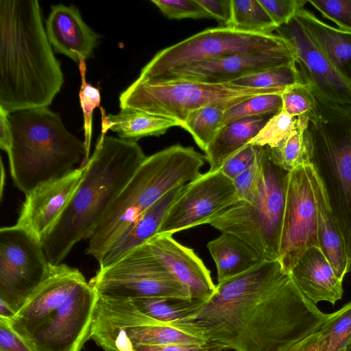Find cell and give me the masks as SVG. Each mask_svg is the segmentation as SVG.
I'll list each match as a JSON object with an SVG mask.
<instances>
[{
    "instance_id": "cell-32",
    "label": "cell",
    "mask_w": 351,
    "mask_h": 351,
    "mask_svg": "<svg viewBox=\"0 0 351 351\" xmlns=\"http://www.w3.org/2000/svg\"><path fill=\"white\" fill-rule=\"evenodd\" d=\"M229 83L254 88L278 90H285L298 84H306L300 73L297 64L266 69L243 76Z\"/></svg>"
},
{
    "instance_id": "cell-21",
    "label": "cell",
    "mask_w": 351,
    "mask_h": 351,
    "mask_svg": "<svg viewBox=\"0 0 351 351\" xmlns=\"http://www.w3.org/2000/svg\"><path fill=\"white\" fill-rule=\"evenodd\" d=\"M302 293L311 302L335 304L343 295L342 280L319 248H308L289 274Z\"/></svg>"
},
{
    "instance_id": "cell-44",
    "label": "cell",
    "mask_w": 351,
    "mask_h": 351,
    "mask_svg": "<svg viewBox=\"0 0 351 351\" xmlns=\"http://www.w3.org/2000/svg\"><path fill=\"white\" fill-rule=\"evenodd\" d=\"M286 351H330L325 339L318 329L292 345Z\"/></svg>"
},
{
    "instance_id": "cell-16",
    "label": "cell",
    "mask_w": 351,
    "mask_h": 351,
    "mask_svg": "<svg viewBox=\"0 0 351 351\" xmlns=\"http://www.w3.org/2000/svg\"><path fill=\"white\" fill-rule=\"evenodd\" d=\"M276 32L291 47L300 73L314 95L351 104V85L337 73L295 16Z\"/></svg>"
},
{
    "instance_id": "cell-43",
    "label": "cell",
    "mask_w": 351,
    "mask_h": 351,
    "mask_svg": "<svg viewBox=\"0 0 351 351\" xmlns=\"http://www.w3.org/2000/svg\"><path fill=\"white\" fill-rule=\"evenodd\" d=\"M208 14L227 26L231 18V0H195Z\"/></svg>"
},
{
    "instance_id": "cell-40",
    "label": "cell",
    "mask_w": 351,
    "mask_h": 351,
    "mask_svg": "<svg viewBox=\"0 0 351 351\" xmlns=\"http://www.w3.org/2000/svg\"><path fill=\"white\" fill-rule=\"evenodd\" d=\"M271 20L278 27L288 23L304 8L306 0H258Z\"/></svg>"
},
{
    "instance_id": "cell-46",
    "label": "cell",
    "mask_w": 351,
    "mask_h": 351,
    "mask_svg": "<svg viewBox=\"0 0 351 351\" xmlns=\"http://www.w3.org/2000/svg\"><path fill=\"white\" fill-rule=\"evenodd\" d=\"M9 113L0 106V147L5 152L10 148L12 135Z\"/></svg>"
},
{
    "instance_id": "cell-8",
    "label": "cell",
    "mask_w": 351,
    "mask_h": 351,
    "mask_svg": "<svg viewBox=\"0 0 351 351\" xmlns=\"http://www.w3.org/2000/svg\"><path fill=\"white\" fill-rule=\"evenodd\" d=\"M261 186L252 203L237 201L208 222L251 246L265 261H278L289 172L273 160L270 147H261Z\"/></svg>"
},
{
    "instance_id": "cell-2",
    "label": "cell",
    "mask_w": 351,
    "mask_h": 351,
    "mask_svg": "<svg viewBox=\"0 0 351 351\" xmlns=\"http://www.w3.org/2000/svg\"><path fill=\"white\" fill-rule=\"evenodd\" d=\"M64 82L37 0L0 1V106L48 107Z\"/></svg>"
},
{
    "instance_id": "cell-41",
    "label": "cell",
    "mask_w": 351,
    "mask_h": 351,
    "mask_svg": "<svg viewBox=\"0 0 351 351\" xmlns=\"http://www.w3.org/2000/svg\"><path fill=\"white\" fill-rule=\"evenodd\" d=\"M259 147L260 146L247 144L224 162L220 167L221 171L233 181L255 160Z\"/></svg>"
},
{
    "instance_id": "cell-38",
    "label": "cell",
    "mask_w": 351,
    "mask_h": 351,
    "mask_svg": "<svg viewBox=\"0 0 351 351\" xmlns=\"http://www.w3.org/2000/svg\"><path fill=\"white\" fill-rule=\"evenodd\" d=\"M151 1L169 19L210 18L195 0H152Z\"/></svg>"
},
{
    "instance_id": "cell-13",
    "label": "cell",
    "mask_w": 351,
    "mask_h": 351,
    "mask_svg": "<svg viewBox=\"0 0 351 351\" xmlns=\"http://www.w3.org/2000/svg\"><path fill=\"white\" fill-rule=\"evenodd\" d=\"M42 243L16 226L0 229V300L16 313L47 278Z\"/></svg>"
},
{
    "instance_id": "cell-25",
    "label": "cell",
    "mask_w": 351,
    "mask_h": 351,
    "mask_svg": "<svg viewBox=\"0 0 351 351\" xmlns=\"http://www.w3.org/2000/svg\"><path fill=\"white\" fill-rule=\"evenodd\" d=\"M273 116L245 117L223 125L204 151L209 171L219 169L228 158L249 144Z\"/></svg>"
},
{
    "instance_id": "cell-27",
    "label": "cell",
    "mask_w": 351,
    "mask_h": 351,
    "mask_svg": "<svg viewBox=\"0 0 351 351\" xmlns=\"http://www.w3.org/2000/svg\"><path fill=\"white\" fill-rule=\"evenodd\" d=\"M100 109L101 134L111 130L127 141L137 142L143 137L158 136L172 127L180 126L175 120L142 112L121 110L117 114H106L102 108Z\"/></svg>"
},
{
    "instance_id": "cell-36",
    "label": "cell",
    "mask_w": 351,
    "mask_h": 351,
    "mask_svg": "<svg viewBox=\"0 0 351 351\" xmlns=\"http://www.w3.org/2000/svg\"><path fill=\"white\" fill-rule=\"evenodd\" d=\"M295 119L282 110L271 117L250 143L260 147H277L291 130Z\"/></svg>"
},
{
    "instance_id": "cell-20",
    "label": "cell",
    "mask_w": 351,
    "mask_h": 351,
    "mask_svg": "<svg viewBox=\"0 0 351 351\" xmlns=\"http://www.w3.org/2000/svg\"><path fill=\"white\" fill-rule=\"evenodd\" d=\"M45 23L48 39L56 53L78 64L80 57L86 60L92 56L99 36L86 24L77 8L61 3L53 5Z\"/></svg>"
},
{
    "instance_id": "cell-19",
    "label": "cell",
    "mask_w": 351,
    "mask_h": 351,
    "mask_svg": "<svg viewBox=\"0 0 351 351\" xmlns=\"http://www.w3.org/2000/svg\"><path fill=\"white\" fill-rule=\"evenodd\" d=\"M150 252L189 291L192 299L206 301L215 292L210 271L193 249L172 235L156 234L145 243Z\"/></svg>"
},
{
    "instance_id": "cell-23",
    "label": "cell",
    "mask_w": 351,
    "mask_h": 351,
    "mask_svg": "<svg viewBox=\"0 0 351 351\" xmlns=\"http://www.w3.org/2000/svg\"><path fill=\"white\" fill-rule=\"evenodd\" d=\"M295 17L337 73L351 85V33L328 25L304 8Z\"/></svg>"
},
{
    "instance_id": "cell-6",
    "label": "cell",
    "mask_w": 351,
    "mask_h": 351,
    "mask_svg": "<svg viewBox=\"0 0 351 351\" xmlns=\"http://www.w3.org/2000/svg\"><path fill=\"white\" fill-rule=\"evenodd\" d=\"M8 118L12 135L6 153L10 176L25 195L69 173L84 159V141L70 133L60 115L48 107L15 111Z\"/></svg>"
},
{
    "instance_id": "cell-37",
    "label": "cell",
    "mask_w": 351,
    "mask_h": 351,
    "mask_svg": "<svg viewBox=\"0 0 351 351\" xmlns=\"http://www.w3.org/2000/svg\"><path fill=\"white\" fill-rule=\"evenodd\" d=\"M260 147L256 158L252 164L232 181L239 201L252 203L260 193L261 186Z\"/></svg>"
},
{
    "instance_id": "cell-29",
    "label": "cell",
    "mask_w": 351,
    "mask_h": 351,
    "mask_svg": "<svg viewBox=\"0 0 351 351\" xmlns=\"http://www.w3.org/2000/svg\"><path fill=\"white\" fill-rule=\"evenodd\" d=\"M308 120L306 117H295L287 136L277 147H270L274 162L288 172L310 163L311 147L305 134Z\"/></svg>"
},
{
    "instance_id": "cell-39",
    "label": "cell",
    "mask_w": 351,
    "mask_h": 351,
    "mask_svg": "<svg viewBox=\"0 0 351 351\" xmlns=\"http://www.w3.org/2000/svg\"><path fill=\"white\" fill-rule=\"evenodd\" d=\"M308 2L339 29L351 33V0H309Z\"/></svg>"
},
{
    "instance_id": "cell-4",
    "label": "cell",
    "mask_w": 351,
    "mask_h": 351,
    "mask_svg": "<svg viewBox=\"0 0 351 351\" xmlns=\"http://www.w3.org/2000/svg\"><path fill=\"white\" fill-rule=\"evenodd\" d=\"M136 141L101 134L84 176L43 247L50 264L62 263L73 246L88 239L110 204L145 160Z\"/></svg>"
},
{
    "instance_id": "cell-10",
    "label": "cell",
    "mask_w": 351,
    "mask_h": 351,
    "mask_svg": "<svg viewBox=\"0 0 351 351\" xmlns=\"http://www.w3.org/2000/svg\"><path fill=\"white\" fill-rule=\"evenodd\" d=\"M283 91L240 86L230 83L184 80L143 82L136 80L120 95L119 106L121 110L171 119L180 125L190 112L202 107L236 98H250Z\"/></svg>"
},
{
    "instance_id": "cell-15",
    "label": "cell",
    "mask_w": 351,
    "mask_h": 351,
    "mask_svg": "<svg viewBox=\"0 0 351 351\" xmlns=\"http://www.w3.org/2000/svg\"><path fill=\"white\" fill-rule=\"evenodd\" d=\"M239 200L233 182L220 169L208 171L183 187L156 234L178 232L208 223Z\"/></svg>"
},
{
    "instance_id": "cell-17",
    "label": "cell",
    "mask_w": 351,
    "mask_h": 351,
    "mask_svg": "<svg viewBox=\"0 0 351 351\" xmlns=\"http://www.w3.org/2000/svg\"><path fill=\"white\" fill-rule=\"evenodd\" d=\"M290 64H296L291 47L204 60L174 68L148 82L184 80L229 83L249 74Z\"/></svg>"
},
{
    "instance_id": "cell-28",
    "label": "cell",
    "mask_w": 351,
    "mask_h": 351,
    "mask_svg": "<svg viewBox=\"0 0 351 351\" xmlns=\"http://www.w3.org/2000/svg\"><path fill=\"white\" fill-rule=\"evenodd\" d=\"M248 98H236L192 111L180 127L189 132L196 144L205 151L221 128L225 113Z\"/></svg>"
},
{
    "instance_id": "cell-34",
    "label": "cell",
    "mask_w": 351,
    "mask_h": 351,
    "mask_svg": "<svg viewBox=\"0 0 351 351\" xmlns=\"http://www.w3.org/2000/svg\"><path fill=\"white\" fill-rule=\"evenodd\" d=\"M86 60L80 58L79 69L81 75V87L79 93L80 106L84 115L85 156L80 166L85 165L89 158L92 137L93 113L96 108L100 107L101 96L99 90L86 81Z\"/></svg>"
},
{
    "instance_id": "cell-12",
    "label": "cell",
    "mask_w": 351,
    "mask_h": 351,
    "mask_svg": "<svg viewBox=\"0 0 351 351\" xmlns=\"http://www.w3.org/2000/svg\"><path fill=\"white\" fill-rule=\"evenodd\" d=\"M89 282L99 297L106 299H192L189 289L150 252L145 243L112 265L99 269Z\"/></svg>"
},
{
    "instance_id": "cell-5",
    "label": "cell",
    "mask_w": 351,
    "mask_h": 351,
    "mask_svg": "<svg viewBox=\"0 0 351 351\" xmlns=\"http://www.w3.org/2000/svg\"><path fill=\"white\" fill-rule=\"evenodd\" d=\"M204 156L192 147L171 145L146 156L104 213L85 250L98 263L154 204L197 178Z\"/></svg>"
},
{
    "instance_id": "cell-30",
    "label": "cell",
    "mask_w": 351,
    "mask_h": 351,
    "mask_svg": "<svg viewBox=\"0 0 351 351\" xmlns=\"http://www.w3.org/2000/svg\"><path fill=\"white\" fill-rule=\"evenodd\" d=\"M226 27L259 34H274L278 28L258 0H231V18Z\"/></svg>"
},
{
    "instance_id": "cell-11",
    "label": "cell",
    "mask_w": 351,
    "mask_h": 351,
    "mask_svg": "<svg viewBox=\"0 0 351 351\" xmlns=\"http://www.w3.org/2000/svg\"><path fill=\"white\" fill-rule=\"evenodd\" d=\"M287 49L290 45L276 34H253L226 26L207 29L158 51L137 80L148 82L174 68L204 60Z\"/></svg>"
},
{
    "instance_id": "cell-7",
    "label": "cell",
    "mask_w": 351,
    "mask_h": 351,
    "mask_svg": "<svg viewBox=\"0 0 351 351\" xmlns=\"http://www.w3.org/2000/svg\"><path fill=\"white\" fill-rule=\"evenodd\" d=\"M314 96L305 131L310 163L326 191L351 269V104Z\"/></svg>"
},
{
    "instance_id": "cell-42",
    "label": "cell",
    "mask_w": 351,
    "mask_h": 351,
    "mask_svg": "<svg viewBox=\"0 0 351 351\" xmlns=\"http://www.w3.org/2000/svg\"><path fill=\"white\" fill-rule=\"evenodd\" d=\"M0 351H35L0 317Z\"/></svg>"
},
{
    "instance_id": "cell-45",
    "label": "cell",
    "mask_w": 351,
    "mask_h": 351,
    "mask_svg": "<svg viewBox=\"0 0 351 351\" xmlns=\"http://www.w3.org/2000/svg\"><path fill=\"white\" fill-rule=\"evenodd\" d=\"M132 351H223L213 346L193 344H168L160 346L140 345L132 348Z\"/></svg>"
},
{
    "instance_id": "cell-9",
    "label": "cell",
    "mask_w": 351,
    "mask_h": 351,
    "mask_svg": "<svg viewBox=\"0 0 351 351\" xmlns=\"http://www.w3.org/2000/svg\"><path fill=\"white\" fill-rule=\"evenodd\" d=\"M90 338L105 351H132L140 345L207 344L203 332L189 324L162 322L142 313L131 300L99 296Z\"/></svg>"
},
{
    "instance_id": "cell-35",
    "label": "cell",
    "mask_w": 351,
    "mask_h": 351,
    "mask_svg": "<svg viewBox=\"0 0 351 351\" xmlns=\"http://www.w3.org/2000/svg\"><path fill=\"white\" fill-rule=\"evenodd\" d=\"M282 110L292 117H308L315 109V98L306 84L289 86L281 93Z\"/></svg>"
},
{
    "instance_id": "cell-33",
    "label": "cell",
    "mask_w": 351,
    "mask_h": 351,
    "mask_svg": "<svg viewBox=\"0 0 351 351\" xmlns=\"http://www.w3.org/2000/svg\"><path fill=\"white\" fill-rule=\"evenodd\" d=\"M282 109L281 93L254 96L230 108L224 114L221 127L230 122L245 117L263 114L275 115Z\"/></svg>"
},
{
    "instance_id": "cell-24",
    "label": "cell",
    "mask_w": 351,
    "mask_h": 351,
    "mask_svg": "<svg viewBox=\"0 0 351 351\" xmlns=\"http://www.w3.org/2000/svg\"><path fill=\"white\" fill-rule=\"evenodd\" d=\"M184 186L170 191L147 209L103 256L99 262V269L117 263L130 251L155 236Z\"/></svg>"
},
{
    "instance_id": "cell-22",
    "label": "cell",
    "mask_w": 351,
    "mask_h": 351,
    "mask_svg": "<svg viewBox=\"0 0 351 351\" xmlns=\"http://www.w3.org/2000/svg\"><path fill=\"white\" fill-rule=\"evenodd\" d=\"M308 173L315 197L317 234L319 249L324 254L336 276L343 280L351 271L343 237L335 219L325 188L311 163L307 165Z\"/></svg>"
},
{
    "instance_id": "cell-18",
    "label": "cell",
    "mask_w": 351,
    "mask_h": 351,
    "mask_svg": "<svg viewBox=\"0 0 351 351\" xmlns=\"http://www.w3.org/2000/svg\"><path fill=\"white\" fill-rule=\"evenodd\" d=\"M86 169V164L34 188L25 195L15 226L29 232L43 244L57 225Z\"/></svg>"
},
{
    "instance_id": "cell-1",
    "label": "cell",
    "mask_w": 351,
    "mask_h": 351,
    "mask_svg": "<svg viewBox=\"0 0 351 351\" xmlns=\"http://www.w3.org/2000/svg\"><path fill=\"white\" fill-rule=\"evenodd\" d=\"M330 315L302 293L278 261H265L218 282L208 300L178 322L223 351H286Z\"/></svg>"
},
{
    "instance_id": "cell-3",
    "label": "cell",
    "mask_w": 351,
    "mask_h": 351,
    "mask_svg": "<svg viewBox=\"0 0 351 351\" xmlns=\"http://www.w3.org/2000/svg\"><path fill=\"white\" fill-rule=\"evenodd\" d=\"M97 298L78 269L51 264L45 282L16 313L3 318L35 351H80L90 338Z\"/></svg>"
},
{
    "instance_id": "cell-47",
    "label": "cell",
    "mask_w": 351,
    "mask_h": 351,
    "mask_svg": "<svg viewBox=\"0 0 351 351\" xmlns=\"http://www.w3.org/2000/svg\"><path fill=\"white\" fill-rule=\"evenodd\" d=\"M1 187H0V195H1V200H2L3 195V188L5 186V172L3 164V161L1 160Z\"/></svg>"
},
{
    "instance_id": "cell-26",
    "label": "cell",
    "mask_w": 351,
    "mask_h": 351,
    "mask_svg": "<svg viewBox=\"0 0 351 351\" xmlns=\"http://www.w3.org/2000/svg\"><path fill=\"white\" fill-rule=\"evenodd\" d=\"M207 248L216 265L218 282L265 261L247 243L228 233L221 232Z\"/></svg>"
},
{
    "instance_id": "cell-48",
    "label": "cell",
    "mask_w": 351,
    "mask_h": 351,
    "mask_svg": "<svg viewBox=\"0 0 351 351\" xmlns=\"http://www.w3.org/2000/svg\"><path fill=\"white\" fill-rule=\"evenodd\" d=\"M346 351H351V344L347 348Z\"/></svg>"
},
{
    "instance_id": "cell-14",
    "label": "cell",
    "mask_w": 351,
    "mask_h": 351,
    "mask_svg": "<svg viewBox=\"0 0 351 351\" xmlns=\"http://www.w3.org/2000/svg\"><path fill=\"white\" fill-rule=\"evenodd\" d=\"M289 172L278 261L290 274L310 247L319 248L315 197L307 165Z\"/></svg>"
},
{
    "instance_id": "cell-31",
    "label": "cell",
    "mask_w": 351,
    "mask_h": 351,
    "mask_svg": "<svg viewBox=\"0 0 351 351\" xmlns=\"http://www.w3.org/2000/svg\"><path fill=\"white\" fill-rule=\"evenodd\" d=\"M129 300L144 314L165 323H173L187 317L204 302L195 299L161 297L141 298Z\"/></svg>"
}]
</instances>
